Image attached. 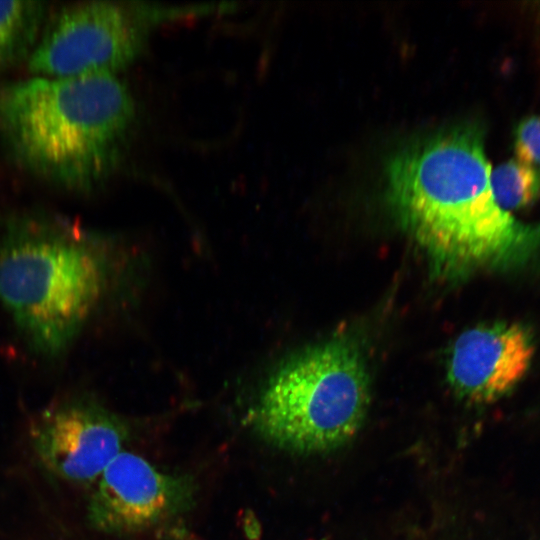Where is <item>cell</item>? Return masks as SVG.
I'll return each instance as SVG.
<instances>
[{"mask_svg": "<svg viewBox=\"0 0 540 540\" xmlns=\"http://www.w3.org/2000/svg\"><path fill=\"white\" fill-rule=\"evenodd\" d=\"M490 184L502 209L523 208L540 196V169L509 160L491 171Z\"/></svg>", "mask_w": 540, "mask_h": 540, "instance_id": "obj_10", "label": "cell"}, {"mask_svg": "<svg viewBox=\"0 0 540 540\" xmlns=\"http://www.w3.org/2000/svg\"><path fill=\"white\" fill-rule=\"evenodd\" d=\"M533 354L532 337L519 323L473 327L461 333L451 348L449 384L472 402L494 401L524 377Z\"/></svg>", "mask_w": 540, "mask_h": 540, "instance_id": "obj_7", "label": "cell"}, {"mask_svg": "<svg viewBox=\"0 0 540 540\" xmlns=\"http://www.w3.org/2000/svg\"><path fill=\"white\" fill-rule=\"evenodd\" d=\"M105 278L98 246L63 218L19 216L0 232V304L40 357L54 359L69 348Z\"/></svg>", "mask_w": 540, "mask_h": 540, "instance_id": "obj_3", "label": "cell"}, {"mask_svg": "<svg viewBox=\"0 0 540 540\" xmlns=\"http://www.w3.org/2000/svg\"><path fill=\"white\" fill-rule=\"evenodd\" d=\"M45 10L39 1H0V71L30 56Z\"/></svg>", "mask_w": 540, "mask_h": 540, "instance_id": "obj_9", "label": "cell"}, {"mask_svg": "<svg viewBox=\"0 0 540 540\" xmlns=\"http://www.w3.org/2000/svg\"><path fill=\"white\" fill-rule=\"evenodd\" d=\"M135 121L133 96L115 73L34 76L0 90V131L16 159L70 190L112 176Z\"/></svg>", "mask_w": 540, "mask_h": 540, "instance_id": "obj_2", "label": "cell"}, {"mask_svg": "<svg viewBox=\"0 0 540 540\" xmlns=\"http://www.w3.org/2000/svg\"><path fill=\"white\" fill-rule=\"evenodd\" d=\"M514 149L518 161L540 169V116H531L519 123Z\"/></svg>", "mask_w": 540, "mask_h": 540, "instance_id": "obj_11", "label": "cell"}, {"mask_svg": "<svg viewBox=\"0 0 540 540\" xmlns=\"http://www.w3.org/2000/svg\"><path fill=\"white\" fill-rule=\"evenodd\" d=\"M183 495L178 480L136 454L120 452L99 476L88 515L103 531L138 530L174 512Z\"/></svg>", "mask_w": 540, "mask_h": 540, "instance_id": "obj_8", "label": "cell"}, {"mask_svg": "<svg viewBox=\"0 0 540 540\" xmlns=\"http://www.w3.org/2000/svg\"><path fill=\"white\" fill-rule=\"evenodd\" d=\"M171 9L144 3L87 1L61 9L33 48L35 76L80 77L115 73L142 51L149 28Z\"/></svg>", "mask_w": 540, "mask_h": 540, "instance_id": "obj_5", "label": "cell"}, {"mask_svg": "<svg viewBox=\"0 0 540 540\" xmlns=\"http://www.w3.org/2000/svg\"><path fill=\"white\" fill-rule=\"evenodd\" d=\"M478 128L446 129L402 148L386 168L388 200L438 265L471 269L513 264L540 240V226L502 209Z\"/></svg>", "mask_w": 540, "mask_h": 540, "instance_id": "obj_1", "label": "cell"}, {"mask_svg": "<svg viewBox=\"0 0 540 540\" xmlns=\"http://www.w3.org/2000/svg\"><path fill=\"white\" fill-rule=\"evenodd\" d=\"M368 403L369 378L358 346L335 338L285 361L264 386L250 418L278 447L322 452L356 433Z\"/></svg>", "mask_w": 540, "mask_h": 540, "instance_id": "obj_4", "label": "cell"}, {"mask_svg": "<svg viewBox=\"0 0 540 540\" xmlns=\"http://www.w3.org/2000/svg\"><path fill=\"white\" fill-rule=\"evenodd\" d=\"M33 449L52 474L72 483L98 479L120 453L123 430L105 411L77 401H61L35 418Z\"/></svg>", "mask_w": 540, "mask_h": 540, "instance_id": "obj_6", "label": "cell"}]
</instances>
